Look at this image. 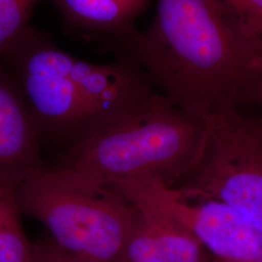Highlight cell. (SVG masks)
Wrapping results in <instances>:
<instances>
[{
    "mask_svg": "<svg viewBox=\"0 0 262 262\" xmlns=\"http://www.w3.org/2000/svg\"><path fill=\"white\" fill-rule=\"evenodd\" d=\"M160 94L205 121L262 102V41L229 24L213 0H158L155 18L124 51Z\"/></svg>",
    "mask_w": 262,
    "mask_h": 262,
    "instance_id": "6da1fadb",
    "label": "cell"
},
{
    "mask_svg": "<svg viewBox=\"0 0 262 262\" xmlns=\"http://www.w3.org/2000/svg\"><path fill=\"white\" fill-rule=\"evenodd\" d=\"M205 131L203 120L156 93L119 121L73 144L55 169L88 185L157 180L174 187L196 165Z\"/></svg>",
    "mask_w": 262,
    "mask_h": 262,
    "instance_id": "7a4b0ae2",
    "label": "cell"
},
{
    "mask_svg": "<svg viewBox=\"0 0 262 262\" xmlns=\"http://www.w3.org/2000/svg\"><path fill=\"white\" fill-rule=\"evenodd\" d=\"M19 210L53 240L90 262H116L139 211L109 186L88 185L59 170L36 169L16 187Z\"/></svg>",
    "mask_w": 262,
    "mask_h": 262,
    "instance_id": "3957f363",
    "label": "cell"
},
{
    "mask_svg": "<svg viewBox=\"0 0 262 262\" xmlns=\"http://www.w3.org/2000/svg\"><path fill=\"white\" fill-rule=\"evenodd\" d=\"M204 122L201 156L173 188L187 199L221 201L262 231L261 118L230 108Z\"/></svg>",
    "mask_w": 262,
    "mask_h": 262,
    "instance_id": "277c9868",
    "label": "cell"
},
{
    "mask_svg": "<svg viewBox=\"0 0 262 262\" xmlns=\"http://www.w3.org/2000/svg\"><path fill=\"white\" fill-rule=\"evenodd\" d=\"M52 42L45 32L28 27L1 54L0 64L19 85L36 129L72 135L77 143L115 122L58 69L50 54Z\"/></svg>",
    "mask_w": 262,
    "mask_h": 262,
    "instance_id": "5b68a950",
    "label": "cell"
},
{
    "mask_svg": "<svg viewBox=\"0 0 262 262\" xmlns=\"http://www.w3.org/2000/svg\"><path fill=\"white\" fill-rule=\"evenodd\" d=\"M155 201L206 247L229 262L262 258V231L233 208L213 199H187L157 180H136Z\"/></svg>",
    "mask_w": 262,
    "mask_h": 262,
    "instance_id": "8992f818",
    "label": "cell"
},
{
    "mask_svg": "<svg viewBox=\"0 0 262 262\" xmlns=\"http://www.w3.org/2000/svg\"><path fill=\"white\" fill-rule=\"evenodd\" d=\"M139 211L116 262H211L214 255L136 180L107 185Z\"/></svg>",
    "mask_w": 262,
    "mask_h": 262,
    "instance_id": "52a82bcc",
    "label": "cell"
},
{
    "mask_svg": "<svg viewBox=\"0 0 262 262\" xmlns=\"http://www.w3.org/2000/svg\"><path fill=\"white\" fill-rule=\"evenodd\" d=\"M36 130L19 85L0 64V182L17 186L42 167Z\"/></svg>",
    "mask_w": 262,
    "mask_h": 262,
    "instance_id": "ba28073f",
    "label": "cell"
},
{
    "mask_svg": "<svg viewBox=\"0 0 262 262\" xmlns=\"http://www.w3.org/2000/svg\"><path fill=\"white\" fill-rule=\"evenodd\" d=\"M66 26L99 41L106 52L120 58L139 33L141 15L126 0H50Z\"/></svg>",
    "mask_w": 262,
    "mask_h": 262,
    "instance_id": "9c48e42d",
    "label": "cell"
},
{
    "mask_svg": "<svg viewBox=\"0 0 262 262\" xmlns=\"http://www.w3.org/2000/svg\"><path fill=\"white\" fill-rule=\"evenodd\" d=\"M16 187L0 182V262H32V244L21 227Z\"/></svg>",
    "mask_w": 262,
    "mask_h": 262,
    "instance_id": "30bf717a",
    "label": "cell"
},
{
    "mask_svg": "<svg viewBox=\"0 0 262 262\" xmlns=\"http://www.w3.org/2000/svg\"><path fill=\"white\" fill-rule=\"evenodd\" d=\"M215 6L238 31L262 41V0H213Z\"/></svg>",
    "mask_w": 262,
    "mask_h": 262,
    "instance_id": "8fae6325",
    "label": "cell"
},
{
    "mask_svg": "<svg viewBox=\"0 0 262 262\" xmlns=\"http://www.w3.org/2000/svg\"><path fill=\"white\" fill-rule=\"evenodd\" d=\"M40 0H0V56L29 27Z\"/></svg>",
    "mask_w": 262,
    "mask_h": 262,
    "instance_id": "7c38bea8",
    "label": "cell"
},
{
    "mask_svg": "<svg viewBox=\"0 0 262 262\" xmlns=\"http://www.w3.org/2000/svg\"><path fill=\"white\" fill-rule=\"evenodd\" d=\"M32 262H90L67 252L53 240L47 238L32 244Z\"/></svg>",
    "mask_w": 262,
    "mask_h": 262,
    "instance_id": "4fadbf2b",
    "label": "cell"
},
{
    "mask_svg": "<svg viewBox=\"0 0 262 262\" xmlns=\"http://www.w3.org/2000/svg\"><path fill=\"white\" fill-rule=\"evenodd\" d=\"M140 14L144 13L150 5V0H126Z\"/></svg>",
    "mask_w": 262,
    "mask_h": 262,
    "instance_id": "5bb4252c",
    "label": "cell"
},
{
    "mask_svg": "<svg viewBox=\"0 0 262 262\" xmlns=\"http://www.w3.org/2000/svg\"><path fill=\"white\" fill-rule=\"evenodd\" d=\"M211 262H229L224 260V259H221V258H214Z\"/></svg>",
    "mask_w": 262,
    "mask_h": 262,
    "instance_id": "9a60e30c",
    "label": "cell"
},
{
    "mask_svg": "<svg viewBox=\"0 0 262 262\" xmlns=\"http://www.w3.org/2000/svg\"><path fill=\"white\" fill-rule=\"evenodd\" d=\"M244 262H262V258H260V259H256V260H252V261H244Z\"/></svg>",
    "mask_w": 262,
    "mask_h": 262,
    "instance_id": "2e32d148",
    "label": "cell"
}]
</instances>
